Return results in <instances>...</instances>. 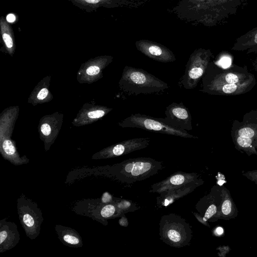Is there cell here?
<instances>
[{"label": "cell", "instance_id": "6da1fadb", "mask_svg": "<svg viewBox=\"0 0 257 257\" xmlns=\"http://www.w3.org/2000/svg\"><path fill=\"white\" fill-rule=\"evenodd\" d=\"M247 5V0H175L171 12L193 25H224Z\"/></svg>", "mask_w": 257, "mask_h": 257}, {"label": "cell", "instance_id": "7a4b0ae2", "mask_svg": "<svg viewBox=\"0 0 257 257\" xmlns=\"http://www.w3.org/2000/svg\"><path fill=\"white\" fill-rule=\"evenodd\" d=\"M164 168L163 162L149 157L125 160L106 168L107 175L126 185L143 181L157 174Z\"/></svg>", "mask_w": 257, "mask_h": 257}, {"label": "cell", "instance_id": "3957f363", "mask_svg": "<svg viewBox=\"0 0 257 257\" xmlns=\"http://www.w3.org/2000/svg\"><path fill=\"white\" fill-rule=\"evenodd\" d=\"M121 89L127 94L138 95L162 92L168 84L141 68L125 66L119 82Z\"/></svg>", "mask_w": 257, "mask_h": 257}, {"label": "cell", "instance_id": "277c9868", "mask_svg": "<svg viewBox=\"0 0 257 257\" xmlns=\"http://www.w3.org/2000/svg\"><path fill=\"white\" fill-rule=\"evenodd\" d=\"M160 238L174 247L189 245L192 237L191 225L183 217L174 213L162 216L159 222Z\"/></svg>", "mask_w": 257, "mask_h": 257}, {"label": "cell", "instance_id": "5b68a950", "mask_svg": "<svg viewBox=\"0 0 257 257\" xmlns=\"http://www.w3.org/2000/svg\"><path fill=\"white\" fill-rule=\"evenodd\" d=\"M123 128L131 127L145 130L155 133L169 135L184 138L196 139L197 137L187 131L174 127L165 123L162 118H156L141 113L132 114L119 123Z\"/></svg>", "mask_w": 257, "mask_h": 257}, {"label": "cell", "instance_id": "8992f818", "mask_svg": "<svg viewBox=\"0 0 257 257\" xmlns=\"http://www.w3.org/2000/svg\"><path fill=\"white\" fill-rule=\"evenodd\" d=\"M212 54L209 49L198 48L190 55L180 81L186 89L195 88L204 75L210 63Z\"/></svg>", "mask_w": 257, "mask_h": 257}, {"label": "cell", "instance_id": "52a82bcc", "mask_svg": "<svg viewBox=\"0 0 257 257\" xmlns=\"http://www.w3.org/2000/svg\"><path fill=\"white\" fill-rule=\"evenodd\" d=\"M20 223L27 236L31 239L38 237L43 221L42 213L37 203L22 194L17 200Z\"/></svg>", "mask_w": 257, "mask_h": 257}, {"label": "cell", "instance_id": "ba28073f", "mask_svg": "<svg viewBox=\"0 0 257 257\" xmlns=\"http://www.w3.org/2000/svg\"><path fill=\"white\" fill-rule=\"evenodd\" d=\"M213 72L210 73L205 72L208 78H203V85H215L224 84H242L248 83H255L253 74L248 72L246 67L231 65L226 68L218 65L209 64Z\"/></svg>", "mask_w": 257, "mask_h": 257}, {"label": "cell", "instance_id": "9c48e42d", "mask_svg": "<svg viewBox=\"0 0 257 257\" xmlns=\"http://www.w3.org/2000/svg\"><path fill=\"white\" fill-rule=\"evenodd\" d=\"M165 114V117L162 119L167 124L186 131L192 130L191 114L182 102L170 104L166 107Z\"/></svg>", "mask_w": 257, "mask_h": 257}, {"label": "cell", "instance_id": "30bf717a", "mask_svg": "<svg viewBox=\"0 0 257 257\" xmlns=\"http://www.w3.org/2000/svg\"><path fill=\"white\" fill-rule=\"evenodd\" d=\"M137 50L147 57L159 62L168 63L176 61L173 52L165 46L149 40H140L136 42Z\"/></svg>", "mask_w": 257, "mask_h": 257}, {"label": "cell", "instance_id": "8fae6325", "mask_svg": "<svg viewBox=\"0 0 257 257\" xmlns=\"http://www.w3.org/2000/svg\"><path fill=\"white\" fill-rule=\"evenodd\" d=\"M150 140V138H138L123 141L103 150L96 159L117 157L146 148Z\"/></svg>", "mask_w": 257, "mask_h": 257}, {"label": "cell", "instance_id": "7c38bea8", "mask_svg": "<svg viewBox=\"0 0 257 257\" xmlns=\"http://www.w3.org/2000/svg\"><path fill=\"white\" fill-rule=\"evenodd\" d=\"M198 176L195 173L177 172L165 179L153 184L149 191L151 193L161 194L181 187L186 184L198 181Z\"/></svg>", "mask_w": 257, "mask_h": 257}, {"label": "cell", "instance_id": "4fadbf2b", "mask_svg": "<svg viewBox=\"0 0 257 257\" xmlns=\"http://www.w3.org/2000/svg\"><path fill=\"white\" fill-rule=\"evenodd\" d=\"M20 240L17 225L5 219L0 221V252L14 247Z\"/></svg>", "mask_w": 257, "mask_h": 257}, {"label": "cell", "instance_id": "5bb4252c", "mask_svg": "<svg viewBox=\"0 0 257 257\" xmlns=\"http://www.w3.org/2000/svg\"><path fill=\"white\" fill-rule=\"evenodd\" d=\"M255 83L242 84H224L215 85H203V92L213 95H235L245 93L253 87Z\"/></svg>", "mask_w": 257, "mask_h": 257}, {"label": "cell", "instance_id": "9a60e30c", "mask_svg": "<svg viewBox=\"0 0 257 257\" xmlns=\"http://www.w3.org/2000/svg\"><path fill=\"white\" fill-rule=\"evenodd\" d=\"M200 180L186 184L181 187L162 193L157 198V205L159 206H166L176 200L192 192L200 185Z\"/></svg>", "mask_w": 257, "mask_h": 257}, {"label": "cell", "instance_id": "2e32d148", "mask_svg": "<svg viewBox=\"0 0 257 257\" xmlns=\"http://www.w3.org/2000/svg\"><path fill=\"white\" fill-rule=\"evenodd\" d=\"M74 6L87 12L103 7L115 8L123 6L128 0H68Z\"/></svg>", "mask_w": 257, "mask_h": 257}, {"label": "cell", "instance_id": "e0dca14e", "mask_svg": "<svg viewBox=\"0 0 257 257\" xmlns=\"http://www.w3.org/2000/svg\"><path fill=\"white\" fill-rule=\"evenodd\" d=\"M55 230L60 240L64 245L75 247L82 246L81 237L74 229L61 225H57Z\"/></svg>", "mask_w": 257, "mask_h": 257}, {"label": "cell", "instance_id": "ac0fdd59", "mask_svg": "<svg viewBox=\"0 0 257 257\" xmlns=\"http://www.w3.org/2000/svg\"><path fill=\"white\" fill-rule=\"evenodd\" d=\"M257 46V26L236 39L231 50H248Z\"/></svg>", "mask_w": 257, "mask_h": 257}, {"label": "cell", "instance_id": "d6986e66", "mask_svg": "<svg viewBox=\"0 0 257 257\" xmlns=\"http://www.w3.org/2000/svg\"><path fill=\"white\" fill-rule=\"evenodd\" d=\"M0 32L2 39L8 49L14 45V32L9 22L3 16L0 18Z\"/></svg>", "mask_w": 257, "mask_h": 257}, {"label": "cell", "instance_id": "ffe728a7", "mask_svg": "<svg viewBox=\"0 0 257 257\" xmlns=\"http://www.w3.org/2000/svg\"><path fill=\"white\" fill-rule=\"evenodd\" d=\"M222 193L223 197L221 212L218 217L225 218L231 216L234 212L235 208L233 202L226 190H222Z\"/></svg>", "mask_w": 257, "mask_h": 257}, {"label": "cell", "instance_id": "44dd1931", "mask_svg": "<svg viewBox=\"0 0 257 257\" xmlns=\"http://www.w3.org/2000/svg\"><path fill=\"white\" fill-rule=\"evenodd\" d=\"M117 201H113L112 202L105 204L101 209L100 214L103 218H110L117 217L124 213L118 207Z\"/></svg>", "mask_w": 257, "mask_h": 257}, {"label": "cell", "instance_id": "7402d4cb", "mask_svg": "<svg viewBox=\"0 0 257 257\" xmlns=\"http://www.w3.org/2000/svg\"><path fill=\"white\" fill-rule=\"evenodd\" d=\"M217 212V206L214 203L210 204L204 212L203 216H200L198 213H193L197 219L201 223L208 226L207 221L211 217L215 215Z\"/></svg>", "mask_w": 257, "mask_h": 257}, {"label": "cell", "instance_id": "603a6c76", "mask_svg": "<svg viewBox=\"0 0 257 257\" xmlns=\"http://www.w3.org/2000/svg\"><path fill=\"white\" fill-rule=\"evenodd\" d=\"M237 135L244 137L253 139L257 136L256 131L249 125L241 126L237 131Z\"/></svg>", "mask_w": 257, "mask_h": 257}, {"label": "cell", "instance_id": "cb8c5ba5", "mask_svg": "<svg viewBox=\"0 0 257 257\" xmlns=\"http://www.w3.org/2000/svg\"><path fill=\"white\" fill-rule=\"evenodd\" d=\"M235 141L237 145L242 148L248 149L252 147L253 141L251 138L241 137L236 135Z\"/></svg>", "mask_w": 257, "mask_h": 257}, {"label": "cell", "instance_id": "d4e9b609", "mask_svg": "<svg viewBox=\"0 0 257 257\" xmlns=\"http://www.w3.org/2000/svg\"><path fill=\"white\" fill-rule=\"evenodd\" d=\"M217 65L223 68H228L232 65V59L228 55H223L217 62Z\"/></svg>", "mask_w": 257, "mask_h": 257}, {"label": "cell", "instance_id": "484cf974", "mask_svg": "<svg viewBox=\"0 0 257 257\" xmlns=\"http://www.w3.org/2000/svg\"><path fill=\"white\" fill-rule=\"evenodd\" d=\"M105 114L104 110L99 109L89 112L88 116L91 118H100L104 115Z\"/></svg>", "mask_w": 257, "mask_h": 257}, {"label": "cell", "instance_id": "4316f807", "mask_svg": "<svg viewBox=\"0 0 257 257\" xmlns=\"http://www.w3.org/2000/svg\"><path fill=\"white\" fill-rule=\"evenodd\" d=\"M100 68L97 66H91L89 67L86 70V73L89 75H95L98 74L100 72Z\"/></svg>", "mask_w": 257, "mask_h": 257}, {"label": "cell", "instance_id": "83f0119b", "mask_svg": "<svg viewBox=\"0 0 257 257\" xmlns=\"http://www.w3.org/2000/svg\"><path fill=\"white\" fill-rule=\"evenodd\" d=\"M101 201L103 204H107L113 202L112 196L108 192H104L101 199Z\"/></svg>", "mask_w": 257, "mask_h": 257}, {"label": "cell", "instance_id": "f1b7e54d", "mask_svg": "<svg viewBox=\"0 0 257 257\" xmlns=\"http://www.w3.org/2000/svg\"><path fill=\"white\" fill-rule=\"evenodd\" d=\"M244 175L250 180L257 182V170L247 172Z\"/></svg>", "mask_w": 257, "mask_h": 257}, {"label": "cell", "instance_id": "f546056e", "mask_svg": "<svg viewBox=\"0 0 257 257\" xmlns=\"http://www.w3.org/2000/svg\"><path fill=\"white\" fill-rule=\"evenodd\" d=\"M41 132L45 136H49L51 132L50 126L47 123H44L41 125Z\"/></svg>", "mask_w": 257, "mask_h": 257}, {"label": "cell", "instance_id": "4dcf8cb0", "mask_svg": "<svg viewBox=\"0 0 257 257\" xmlns=\"http://www.w3.org/2000/svg\"><path fill=\"white\" fill-rule=\"evenodd\" d=\"M48 94V90L47 88H43L42 89L37 95V98L39 99H44Z\"/></svg>", "mask_w": 257, "mask_h": 257}, {"label": "cell", "instance_id": "1f68e13d", "mask_svg": "<svg viewBox=\"0 0 257 257\" xmlns=\"http://www.w3.org/2000/svg\"><path fill=\"white\" fill-rule=\"evenodd\" d=\"M257 53V46L254 47L252 48H251V49L248 50L247 53ZM253 64V66H254L255 71H257V57H256Z\"/></svg>", "mask_w": 257, "mask_h": 257}, {"label": "cell", "instance_id": "d6a6232c", "mask_svg": "<svg viewBox=\"0 0 257 257\" xmlns=\"http://www.w3.org/2000/svg\"><path fill=\"white\" fill-rule=\"evenodd\" d=\"M119 223L121 226H127L128 225V221L127 218L123 215V216L119 220Z\"/></svg>", "mask_w": 257, "mask_h": 257}, {"label": "cell", "instance_id": "836d02e7", "mask_svg": "<svg viewBox=\"0 0 257 257\" xmlns=\"http://www.w3.org/2000/svg\"><path fill=\"white\" fill-rule=\"evenodd\" d=\"M15 17L13 14H10V15H8V16L7 17V20L9 22H13L15 21Z\"/></svg>", "mask_w": 257, "mask_h": 257}, {"label": "cell", "instance_id": "e575fe53", "mask_svg": "<svg viewBox=\"0 0 257 257\" xmlns=\"http://www.w3.org/2000/svg\"><path fill=\"white\" fill-rule=\"evenodd\" d=\"M215 233L217 234V235H220L223 233V230L221 227H217L216 229Z\"/></svg>", "mask_w": 257, "mask_h": 257}]
</instances>
